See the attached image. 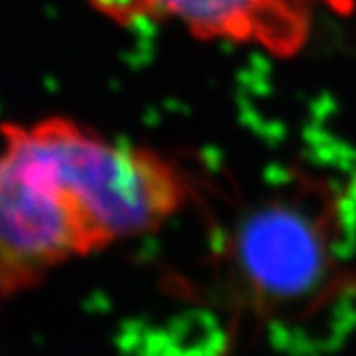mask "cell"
Returning <instances> with one entry per match:
<instances>
[{
    "label": "cell",
    "instance_id": "obj_3",
    "mask_svg": "<svg viewBox=\"0 0 356 356\" xmlns=\"http://www.w3.org/2000/svg\"><path fill=\"white\" fill-rule=\"evenodd\" d=\"M116 26H174L207 43L251 45L290 56L307 41L316 9L328 0H86Z\"/></svg>",
    "mask_w": 356,
    "mask_h": 356
},
{
    "label": "cell",
    "instance_id": "obj_1",
    "mask_svg": "<svg viewBox=\"0 0 356 356\" xmlns=\"http://www.w3.org/2000/svg\"><path fill=\"white\" fill-rule=\"evenodd\" d=\"M339 247V204L312 176L241 204L215 247L223 307L253 326L309 318L346 288Z\"/></svg>",
    "mask_w": 356,
    "mask_h": 356
},
{
    "label": "cell",
    "instance_id": "obj_2",
    "mask_svg": "<svg viewBox=\"0 0 356 356\" xmlns=\"http://www.w3.org/2000/svg\"><path fill=\"white\" fill-rule=\"evenodd\" d=\"M104 251L82 195L31 120L0 124V296L41 286L65 264Z\"/></svg>",
    "mask_w": 356,
    "mask_h": 356
}]
</instances>
